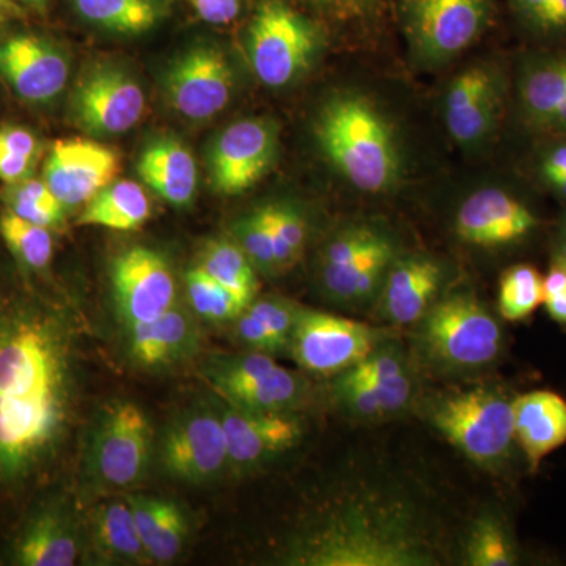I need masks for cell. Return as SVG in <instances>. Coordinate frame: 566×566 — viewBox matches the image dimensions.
Returning <instances> with one entry per match:
<instances>
[{"mask_svg":"<svg viewBox=\"0 0 566 566\" xmlns=\"http://www.w3.org/2000/svg\"><path fill=\"white\" fill-rule=\"evenodd\" d=\"M77 323L31 293H0V497L46 479L80 403Z\"/></svg>","mask_w":566,"mask_h":566,"instance_id":"1","label":"cell"},{"mask_svg":"<svg viewBox=\"0 0 566 566\" xmlns=\"http://www.w3.org/2000/svg\"><path fill=\"white\" fill-rule=\"evenodd\" d=\"M290 564L431 566L438 542L419 505L406 495L356 491L297 543Z\"/></svg>","mask_w":566,"mask_h":566,"instance_id":"2","label":"cell"},{"mask_svg":"<svg viewBox=\"0 0 566 566\" xmlns=\"http://www.w3.org/2000/svg\"><path fill=\"white\" fill-rule=\"evenodd\" d=\"M315 136L327 161L359 191L382 193L398 181L400 151L392 128L364 96L331 98L316 117Z\"/></svg>","mask_w":566,"mask_h":566,"instance_id":"3","label":"cell"},{"mask_svg":"<svg viewBox=\"0 0 566 566\" xmlns=\"http://www.w3.org/2000/svg\"><path fill=\"white\" fill-rule=\"evenodd\" d=\"M424 412L428 422L475 464L497 469L512 457L516 442L513 398L501 387L439 394Z\"/></svg>","mask_w":566,"mask_h":566,"instance_id":"4","label":"cell"},{"mask_svg":"<svg viewBox=\"0 0 566 566\" xmlns=\"http://www.w3.org/2000/svg\"><path fill=\"white\" fill-rule=\"evenodd\" d=\"M417 324L420 352L444 370H479L495 363L504 349L501 324L469 294L436 301Z\"/></svg>","mask_w":566,"mask_h":566,"instance_id":"5","label":"cell"},{"mask_svg":"<svg viewBox=\"0 0 566 566\" xmlns=\"http://www.w3.org/2000/svg\"><path fill=\"white\" fill-rule=\"evenodd\" d=\"M319 46L318 28L283 0H262L245 35L253 73L271 88L300 80L311 69Z\"/></svg>","mask_w":566,"mask_h":566,"instance_id":"6","label":"cell"},{"mask_svg":"<svg viewBox=\"0 0 566 566\" xmlns=\"http://www.w3.org/2000/svg\"><path fill=\"white\" fill-rule=\"evenodd\" d=\"M203 375L226 405L243 411L292 412L307 390L304 379L271 354L251 349L210 357Z\"/></svg>","mask_w":566,"mask_h":566,"instance_id":"7","label":"cell"},{"mask_svg":"<svg viewBox=\"0 0 566 566\" xmlns=\"http://www.w3.org/2000/svg\"><path fill=\"white\" fill-rule=\"evenodd\" d=\"M392 240L375 227L357 223L335 233L319 260L324 292L335 303L363 305L381 292L397 259Z\"/></svg>","mask_w":566,"mask_h":566,"instance_id":"8","label":"cell"},{"mask_svg":"<svg viewBox=\"0 0 566 566\" xmlns=\"http://www.w3.org/2000/svg\"><path fill=\"white\" fill-rule=\"evenodd\" d=\"M387 338L389 331L382 327L301 307L289 349L304 370L338 376Z\"/></svg>","mask_w":566,"mask_h":566,"instance_id":"9","label":"cell"},{"mask_svg":"<svg viewBox=\"0 0 566 566\" xmlns=\"http://www.w3.org/2000/svg\"><path fill=\"white\" fill-rule=\"evenodd\" d=\"M145 93L125 66L99 62L81 74L71 93L74 125L96 137L132 132L145 114Z\"/></svg>","mask_w":566,"mask_h":566,"instance_id":"10","label":"cell"},{"mask_svg":"<svg viewBox=\"0 0 566 566\" xmlns=\"http://www.w3.org/2000/svg\"><path fill=\"white\" fill-rule=\"evenodd\" d=\"M153 427L132 401H117L103 412L88 447V468L102 485L132 488L147 474Z\"/></svg>","mask_w":566,"mask_h":566,"instance_id":"11","label":"cell"},{"mask_svg":"<svg viewBox=\"0 0 566 566\" xmlns=\"http://www.w3.org/2000/svg\"><path fill=\"white\" fill-rule=\"evenodd\" d=\"M493 0H405V31L419 57H457L490 25Z\"/></svg>","mask_w":566,"mask_h":566,"instance_id":"12","label":"cell"},{"mask_svg":"<svg viewBox=\"0 0 566 566\" xmlns=\"http://www.w3.org/2000/svg\"><path fill=\"white\" fill-rule=\"evenodd\" d=\"M170 107L188 120H208L229 106L233 71L221 48L199 43L178 55L164 76Z\"/></svg>","mask_w":566,"mask_h":566,"instance_id":"13","label":"cell"},{"mask_svg":"<svg viewBox=\"0 0 566 566\" xmlns=\"http://www.w3.org/2000/svg\"><path fill=\"white\" fill-rule=\"evenodd\" d=\"M277 126L268 118H244L227 126L208 156L211 185L223 196H240L253 188L274 164Z\"/></svg>","mask_w":566,"mask_h":566,"instance_id":"14","label":"cell"},{"mask_svg":"<svg viewBox=\"0 0 566 566\" xmlns=\"http://www.w3.org/2000/svg\"><path fill=\"white\" fill-rule=\"evenodd\" d=\"M159 455L164 469L185 482H208L221 474L229 450L219 406H196L178 417L164 434Z\"/></svg>","mask_w":566,"mask_h":566,"instance_id":"15","label":"cell"},{"mask_svg":"<svg viewBox=\"0 0 566 566\" xmlns=\"http://www.w3.org/2000/svg\"><path fill=\"white\" fill-rule=\"evenodd\" d=\"M0 76L22 102H54L70 81L69 54L35 32L0 35Z\"/></svg>","mask_w":566,"mask_h":566,"instance_id":"16","label":"cell"},{"mask_svg":"<svg viewBox=\"0 0 566 566\" xmlns=\"http://www.w3.org/2000/svg\"><path fill=\"white\" fill-rule=\"evenodd\" d=\"M112 292L126 326L158 318L177 305V282L161 253L144 245L126 249L112 266Z\"/></svg>","mask_w":566,"mask_h":566,"instance_id":"17","label":"cell"},{"mask_svg":"<svg viewBox=\"0 0 566 566\" xmlns=\"http://www.w3.org/2000/svg\"><path fill=\"white\" fill-rule=\"evenodd\" d=\"M120 156L114 148L91 139H61L44 163L43 180L59 202L71 208L87 205L120 174Z\"/></svg>","mask_w":566,"mask_h":566,"instance_id":"18","label":"cell"},{"mask_svg":"<svg viewBox=\"0 0 566 566\" xmlns=\"http://www.w3.org/2000/svg\"><path fill=\"white\" fill-rule=\"evenodd\" d=\"M226 431L229 464L252 469L289 452L304 436L303 422L293 412H251L218 405Z\"/></svg>","mask_w":566,"mask_h":566,"instance_id":"19","label":"cell"},{"mask_svg":"<svg viewBox=\"0 0 566 566\" xmlns=\"http://www.w3.org/2000/svg\"><path fill=\"white\" fill-rule=\"evenodd\" d=\"M538 219L531 208L497 188L480 189L461 203L455 232L464 243L476 248H505L526 240Z\"/></svg>","mask_w":566,"mask_h":566,"instance_id":"20","label":"cell"},{"mask_svg":"<svg viewBox=\"0 0 566 566\" xmlns=\"http://www.w3.org/2000/svg\"><path fill=\"white\" fill-rule=\"evenodd\" d=\"M444 268L430 255L395 259L382 283L379 312L390 324H417L436 303Z\"/></svg>","mask_w":566,"mask_h":566,"instance_id":"21","label":"cell"},{"mask_svg":"<svg viewBox=\"0 0 566 566\" xmlns=\"http://www.w3.org/2000/svg\"><path fill=\"white\" fill-rule=\"evenodd\" d=\"M501 106L495 74L486 66H472L458 74L446 96V126L458 144L469 147L493 132Z\"/></svg>","mask_w":566,"mask_h":566,"instance_id":"22","label":"cell"},{"mask_svg":"<svg viewBox=\"0 0 566 566\" xmlns=\"http://www.w3.org/2000/svg\"><path fill=\"white\" fill-rule=\"evenodd\" d=\"M80 535L73 517L62 504L41 505L25 521L10 562L20 566H71L80 556Z\"/></svg>","mask_w":566,"mask_h":566,"instance_id":"23","label":"cell"},{"mask_svg":"<svg viewBox=\"0 0 566 566\" xmlns=\"http://www.w3.org/2000/svg\"><path fill=\"white\" fill-rule=\"evenodd\" d=\"M513 417L517 446L536 472L549 453L566 444V400L551 390H534L513 398Z\"/></svg>","mask_w":566,"mask_h":566,"instance_id":"24","label":"cell"},{"mask_svg":"<svg viewBox=\"0 0 566 566\" xmlns=\"http://www.w3.org/2000/svg\"><path fill=\"white\" fill-rule=\"evenodd\" d=\"M129 354L144 367H166L186 359L199 346V326L191 312L175 305L151 322L128 326Z\"/></svg>","mask_w":566,"mask_h":566,"instance_id":"25","label":"cell"},{"mask_svg":"<svg viewBox=\"0 0 566 566\" xmlns=\"http://www.w3.org/2000/svg\"><path fill=\"white\" fill-rule=\"evenodd\" d=\"M137 172L153 192L172 207H188L196 197V159L180 140L164 137L151 142L142 151Z\"/></svg>","mask_w":566,"mask_h":566,"instance_id":"26","label":"cell"},{"mask_svg":"<svg viewBox=\"0 0 566 566\" xmlns=\"http://www.w3.org/2000/svg\"><path fill=\"white\" fill-rule=\"evenodd\" d=\"M521 104L532 125L566 134V55L526 71L521 81Z\"/></svg>","mask_w":566,"mask_h":566,"instance_id":"27","label":"cell"},{"mask_svg":"<svg viewBox=\"0 0 566 566\" xmlns=\"http://www.w3.org/2000/svg\"><path fill=\"white\" fill-rule=\"evenodd\" d=\"M128 502L150 560L169 564L180 556L188 535V521L180 506L166 499L145 495H134Z\"/></svg>","mask_w":566,"mask_h":566,"instance_id":"28","label":"cell"},{"mask_svg":"<svg viewBox=\"0 0 566 566\" xmlns=\"http://www.w3.org/2000/svg\"><path fill=\"white\" fill-rule=\"evenodd\" d=\"M151 218V203L139 182L112 181L85 205L77 223L134 232Z\"/></svg>","mask_w":566,"mask_h":566,"instance_id":"29","label":"cell"},{"mask_svg":"<svg viewBox=\"0 0 566 566\" xmlns=\"http://www.w3.org/2000/svg\"><path fill=\"white\" fill-rule=\"evenodd\" d=\"M416 381L411 371L386 381L344 385L334 381L337 405L349 416L363 420L387 419L403 412L415 398Z\"/></svg>","mask_w":566,"mask_h":566,"instance_id":"30","label":"cell"},{"mask_svg":"<svg viewBox=\"0 0 566 566\" xmlns=\"http://www.w3.org/2000/svg\"><path fill=\"white\" fill-rule=\"evenodd\" d=\"M92 528L93 542L103 557L133 565L147 564L150 560L128 499L99 506L93 516Z\"/></svg>","mask_w":566,"mask_h":566,"instance_id":"31","label":"cell"},{"mask_svg":"<svg viewBox=\"0 0 566 566\" xmlns=\"http://www.w3.org/2000/svg\"><path fill=\"white\" fill-rule=\"evenodd\" d=\"M70 3L81 20L122 35L150 32L166 14L163 0H70Z\"/></svg>","mask_w":566,"mask_h":566,"instance_id":"32","label":"cell"},{"mask_svg":"<svg viewBox=\"0 0 566 566\" xmlns=\"http://www.w3.org/2000/svg\"><path fill=\"white\" fill-rule=\"evenodd\" d=\"M199 266L245 304L255 300L259 293L255 266L233 238H219L208 243Z\"/></svg>","mask_w":566,"mask_h":566,"instance_id":"33","label":"cell"},{"mask_svg":"<svg viewBox=\"0 0 566 566\" xmlns=\"http://www.w3.org/2000/svg\"><path fill=\"white\" fill-rule=\"evenodd\" d=\"M520 562L512 531L499 513L483 512L469 528L464 564L469 566H512Z\"/></svg>","mask_w":566,"mask_h":566,"instance_id":"34","label":"cell"},{"mask_svg":"<svg viewBox=\"0 0 566 566\" xmlns=\"http://www.w3.org/2000/svg\"><path fill=\"white\" fill-rule=\"evenodd\" d=\"M0 237L7 244L11 255L25 270H48L54 256V237L52 230L24 221L20 216L6 210L0 214Z\"/></svg>","mask_w":566,"mask_h":566,"instance_id":"35","label":"cell"},{"mask_svg":"<svg viewBox=\"0 0 566 566\" xmlns=\"http://www.w3.org/2000/svg\"><path fill=\"white\" fill-rule=\"evenodd\" d=\"M0 196L7 205V210L20 216L24 221L51 230L61 229L65 223L69 210L59 202L44 180L31 177L13 185H6Z\"/></svg>","mask_w":566,"mask_h":566,"instance_id":"36","label":"cell"},{"mask_svg":"<svg viewBox=\"0 0 566 566\" xmlns=\"http://www.w3.org/2000/svg\"><path fill=\"white\" fill-rule=\"evenodd\" d=\"M545 300L543 275L532 264L506 270L499 285V314L506 322H524Z\"/></svg>","mask_w":566,"mask_h":566,"instance_id":"37","label":"cell"},{"mask_svg":"<svg viewBox=\"0 0 566 566\" xmlns=\"http://www.w3.org/2000/svg\"><path fill=\"white\" fill-rule=\"evenodd\" d=\"M186 286L193 314L207 322H232L249 305L200 266L186 274Z\"/></svg>","mask_w":566,"mask_h":566,"instance_id":"38","label":"cell"},{"mask_svg":"<svg viewBox=\"0 0 566 566\" xmlns=\"http://www.w3.org/2000/svg\"><path fill=\"white\" fill-rule=\"evenodd\" d=\"M260 211L273 238L279 271L292 266L307 243V223L303 214L286 203L264 205Z\"/></svg>","mask_w":566,"mask_h":566,"instance_id":"39","label":"cell"},{"mask_svg":"<svg viewBox=\"0 0 566 566\" xmlns=\"http://www.w3.org/2000/svg\"><path fill=\"white\" fill-rule=\"evenodd\" d=\"M41 155L39 137L24 126L0 128V181L6 185L32 177Z\"/></svg>","mask_w":566,"mask_h":566,"instance_id":"40","label":"cell"},{"mask_svg":"<svg viewBox=\"0 0 566 566\" xmlns=\"http://www.w3.org/2000/svg\"><path fill=\"white\" fill-rule=\"evenodd\" d=\"M409 371L411 370H409L403 348L390 337L344 374L335 376V381L344 382V385L386 381V379L397 378V376L409 374Z\"/></svg>","mask_w":566,"mask_h":566,"instance_id":"41","label":"cell"},{"mask_svg":"<svg viewBox=\"0 0 566 566\" xmlns=\"http://www.w3.org/2000/svg\"><path fill=\"white\" fill-rule=\"evenodd\" d=\"M232 234L233 240L243 249L255 270L262 273H277L279 264L275 259L273 238L260 208L234 223Z\"/></svg>","mask_w":566,"mask_h":566,"instance_id":"42","label":"cell"},{"mask_svg":"<svg viewBox=\"0 0 566 566\" xmlns=\"http://www.w3.org/2000/svg\"><path fill=\"white\" fill-rule=\"evenodd\" d=\"M543 304L547 314L554 322L566 327V270L553 263L549 273L543 277Z\"/></svg>","mask_w":566,"mask_h":566,"instance_id":"43","label":"cell"},{"mask_svg":"<svg viewBox=\"0 0 566 566\" xmlns=\"http://www.w3.org/2000/svg\"><path fill=\"white\" fill-rule=\"evenodd\" d=\"M197 17L208 24H230L240 17L243 0H191Z\"/></svg>","mask_w":566,"mask_h":566,"instance_id":"44","label":"cell"},{"mask_svg":"<svg viewBox=\"0 0 566 566\" xmlns=\"http://www.w3.org/2000/svg\"><path fill=\"white\" fill-rule=\"evenodd\" d=\"M528 29L545 35L566 33V0H554L531 22Z\"/></svg>","mask_w":566,"mask_h":566,"instance_id":"45","label":"cell"},{"mask_svg":"<svg viewBox=\"0 0 566 566\" xmlns=\"http://www.w3.org/2000/svg\"><path fill=\"white\" fill-rule=\"evenodd\" d=\"M316 6H322L324 9L340 11V13H356V11L364 10L371 0H311Z\"/></svg>","mask_w":566,"mask_h":566,"instance_id":"46","label":"cell"},{"mask_svg":"<svg viewBox=\"0 0 566 566\" xmlns=\"http://www.w3.org/2000/svg\"><path fill=\"white\" fill-rule=\"evenodd\" d=\"M24 10L14 0H0V24L14 20H21Z\"/></svg>","mask_w":566,"mask_h":566,"instance_id":"47","label":"cell"},{"mask_svg":"<svg viewBox=\"0 0 566 566\" xmlns=\"http://www.w3.org/2000/svg\"><path fill=\"white\" fill-rule=\"evenodd\" d=\"M554 264L566 270V216L562 221L560 229H558L556 248H554Z\"/></svg>","mask_w":566,"mask_h":566,"instance_id":"48","label":"cell"},{"mask_svg":"<svg viewBox=\"0 0 566 566\" xmlns=\"http://www.w3.org/2000/svg\"><path fill=\"white\" fill-rule=\"evenodd\" d=\"M25 6L32 7V9L44 11L46 10L48 0H21Z\"/></svg>","mask_w":566,"mask_h":566,"instance_id":"49","label":"cell"}]
</instances>
